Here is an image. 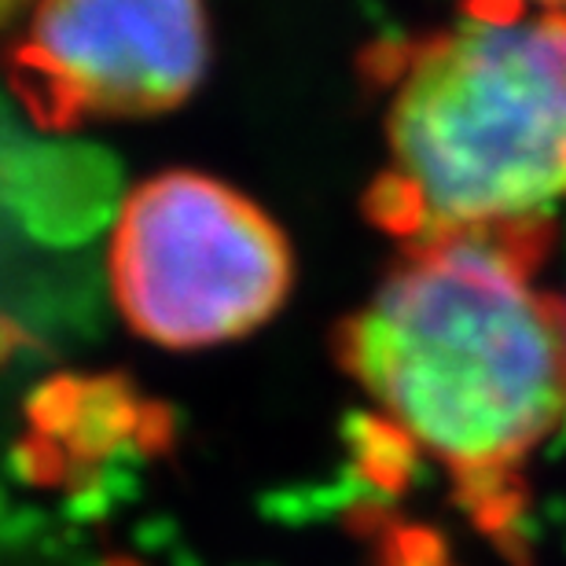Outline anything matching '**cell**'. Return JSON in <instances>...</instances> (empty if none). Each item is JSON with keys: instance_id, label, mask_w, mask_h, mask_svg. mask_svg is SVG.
Returning <instances> with one entry per match:
<instances>
[{"instance_id": "cell-6", "label": "cell", "mask_w": 566, "mask_h": 566, "mask_svg": "<svg viewBox=\"0 0 566 566\" xmlns=\"http://www.w3.org/2000/svg\"><path fill=\"white\" fill-rule=\"evenodd\" d=\"M552 515H556V518H566V504H552Z\"/></svg>"}, {"instance_id": "cell-5", "label": "cell", "mask_w": 566, "mask_h": 566, "mask_svg": "<svg viewBox=\"0 0 566 566\" xmlns=\"http://www.w3.org/2000/svg\"><path fill=\"white\" fill-rule=\"evenodd\" d=\"M559 452H566V423L552 434V441H548V457H559Z\"/></svg>"}, {"instance_id": "cell-7", "label": "cell", "mask_w": 566, "mask_h": 566, "mask_svg": "<svg viewBox=\"0 0 566 566\" xmlns=\"http://www.w3.org/2000/svg\"><path fill=\"white\" fill-rule=\"evenodd\" d=\"M563 332H566V316H563Z\"/></svg>"}, {"instance_id": "cell-2", "label": "cell", "mask_w": 566, "mask_h": 566, "mask_svg": "<svg viewBox=\"0 0 566 566\" xmlns=\"http://www.w3.org/2000/svg\"><path fill=\"white\" fill-rule=\"evenodd\" d=\"M376 210L412 243L545 229L566 199V8H471L405 52Z\"/></svg>"}, {"instance_id": "cell-3", "label": "cell", "mask_w": 566, "mask_h": 566, "mask_svg": "<svg viewBox=\"0 0 566 566\" xmlns=\"http://www.w3.org/2000/svg\"><path fill=\"white\" fill-rule=\"evenodd\" d=\"M291 247L269 213L202 174L151 177L111 235V291L126 324L163 349L232 343L291 291Z\"/></svg>"}, {"instance_id": "cell-1", "label": "cell", "mask_w": 566, "mask_h": 566, "mask_svg": "<svg viewBox=\"0 0 566 566\" xmlns=\"http://www.w3.org/2000/svg\"><path fill=\"white\" fill-rule=\"evenodd\" d=\"M545 229L409 243L343 332V360L387 420L471 496L566 423V332L530 280Z\"/></svg>"}, {"instance_id": "cell-4", "label": "cell", "mask_w": 566, "mask_h": 566, "mask_svg": "<svg viewBox=\"0 0 566 566\" xmlns=\"http://www.w3.org/2000/svg\"><path fill=\"white\" fill-rule=\"evenodd\" d=\"M19 60L63 118L163 115L207 71V15L191 0H60L33 11Z\"/></svg>"}]
</instances>
